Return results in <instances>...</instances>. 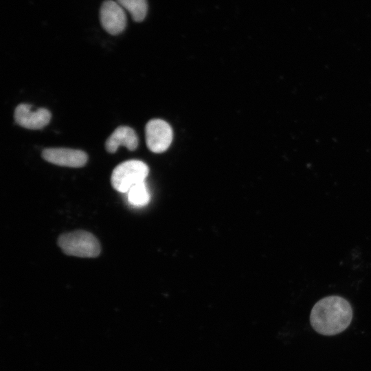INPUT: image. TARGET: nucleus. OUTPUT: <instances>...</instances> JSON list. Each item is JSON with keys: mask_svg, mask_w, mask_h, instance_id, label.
Masks as SVG:
<instances>
[{"mask_svg": "<svg viewBox=\"0 0 371 371\" xmlns=\"http://www.w3.org/2000/svg\"><path fill=\"white\" fill-rule=\"evenodd\" d=\"M352 311L349 302L339 296H329L313 307L310 322L313 329L324 335H335L350 325Z\"/></svg>", "mask_w": 371, "mask_h": 371, "instance_id": "obj_1", "label": "nucleus"}, {"mask_svg": "<svg viewBox=\"0 0 371 371\" xmlns=\"http://www.w3.org/2000/svg\"><path fill=\"white\" fill-rule=\"evenodd\" d=\"M58 245L69 256L95 258L100 253V245L96 237L84 230L65 233L58 239Z\"/></svg>", "mask_w": 371, "mask_h": 371, "instance_id": "obj_2", "label": "nucleus"}, {"mask_svg": "<svg viewBox=\"0 0 371 371\" xmlns=\"http://www.w3.org/2000/svg\"><path fill=\"white\" fill-rule=\"evenodd\" d=\"M148 172V166L142 161H125L113 169L111 183L115 190L126 193L135 184L144 181Z\"/></svg>", "mask_w": 371, "mask_h": 371, "instance_id": "obj_3", "label": "nucleus"}, {"mask_svg": "<svg viewBox=\"0 0 371 371\" xmlns=\"http://www.w3.org/2000/svg\"><path fill=\"white\" fill-rule=\"evenodd\" d=\"M146 142L148 149L155 153L166 151L173 137L170 126L160 119L150 120L145 127Z\"/></svg>", "mask_w": 371, "mask_h": 371, "instance_id": "obj_4", "label": "nucleus"}, {"mask_svg": "<svg viewBox=\"0 0 371 371\" xmlns=\"http://www.w3.org/2000/svg\"><path fill=\"white\" fill-rule=\"evenodd\" d=\"M102 27L111 35L122 32L126 26V16L124 8L113 0L104 1L100 10Z\"/></svg>", "mask_w": 371, "mask_h": 371, "instance_id": "obj_5", "label": "nucleus"}, {"mask_svg": "<svg viewBox=\"0 0 371 371\" xmlns=\"http://www.w3.org/2000/svg\"><path fill=\"white\" fill-rule=\"evenodd\" d=\"M51 113L45 108L35 110L27 104L18 105L14 111V117L19 126L32 130L41 129L48 124L51 120Z\"/></svg>", "mask_w": 371, "mask_h": 371, "instance_id": "obj_6", "label": "nucleus"}, {"mask_svg": "<svg viewBox=\"0 0 371 371\" xmlns=\"http://www.w3.org/2000/svg\"><path fill=\"white\" fill-rule=\"evenodd\" d=\"M42 157L51 164L71 168L84 166L88 159L84 151L67 148H46L43 150Z\"/></svg>", "mask_w": 371, "mask_h": 371, "instance_id": "obj_7", "label": "nucleus"}, {"mask_svg": "<svg viewBox=\"0 0 371 371\" xmlns=\"http://www.w3.org/2000/svg\"><path fill=\"white\" fill-rule=\"evenodd\" d=\"M120 146H125L129 150H134L137 148L138 137L131 127H117L105 142L106 150L110 153H115Z\"/></svg>", "mask_w": 371, "mask_h": 371, "instance_id": "obj_8", "label": "nucleus"}, {"mask_svg": "<svg viewBox=\"0 0 371 371\" xmlns=\"http://www.w3.org/2000/svg\"><path fill=\"white\" fill-rule=\"evenodd\" d=\"M117 2L131 14L136 22L142 21L147 14L146 0H117Z\"/></svg>", "mask_w": 371, "mask_h": 371, "instance_id": "obj_9", "label": "nucleus"}, {"mask_svg": "<svg viewBox=\"0 0 371 371\" xmlns=\"http://www.w3.org/2000/svg\"><path fill=\"white\" fill-rule=\"evenodd\" d=\"M127 193L128 202L133 205L143 206L149 201L150 195L144 181L133 186Z\"/></svg>", "mask_w": 371, "mask_h": 371, "instance_id": "obj_10", "label": "nucleus"}]
</instances>
